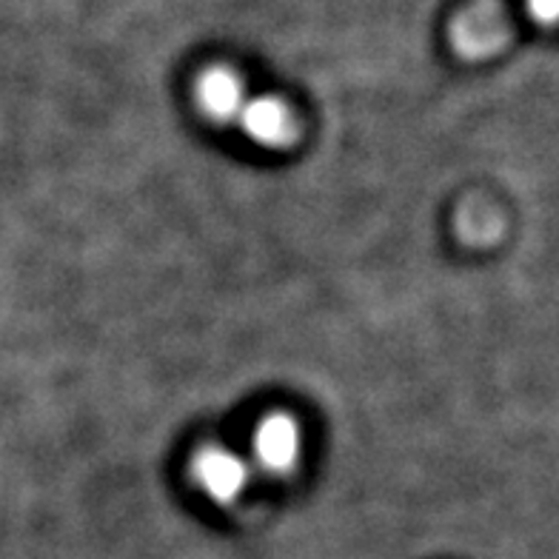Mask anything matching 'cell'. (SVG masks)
Returning <instances> with one entry per match:
<instances>
[{"mask_svg":"<svg viewBox=\"0 0 559 559\" xmlns=\"http://www.w3.org/2000/svg\"><path fill=\"white\" fill-rule=\"evenodd\" d=\"M251 451H254V463L260 472L272 474V477H288L300 463V426L295 417L283 412H274L263 417L254 428L251 437Z\"/></svg>","mask_w":559,"mask_h":559,"instance_id":"cell-1","label":"cell"},{"mask_svg":"<svg viewBox=\"0 0 559 559\" xmlns=\"http://www.w3.org/2000/svg\"><path fill=\"white\" fill-rule=\"evenodd\" d=\"M508 40V23L497 3H477L456 17L451 26V44L465 60H483L500 52Z\"/></svg>","mask_w":559,"mask_h":559,"instance_id":"cell-2","label":"cell"},{"mask_svg":"<svg viewBox=\"0 0 559 559\" xmlns=\"http://www.w3.org/2000/svg\"><path fill=\"white\" fill-rule=\"evenodd\" d=\"M192 477L200 491H206L214 502L228 506L243 493L249 483V465L243 456L223 445H203L192 460Z\"/></svg>","mask_w":559,"mask_h":559,"instance_id":"cell-3","label":"cell"},{"mask_svg":"<svg viewBox=\"0 0 559 559\" xmlns=\"http://www.w3.org/2000/svg\"><path fill=\"white\" fill-rule=\"evenodd\" d=\"M240 129L265 148H292L300 138V120L280 97H251L237 118Z\"/></svg>","mask_w":559,"mask_h":559,"instance_id":"cell-4","label":"cell"},{"mask_svg":"<svg viewBox=\"0 0 559 559\" xmlns=\"http://www.w3.org/2000/svg\"><path fill=\"white\" fill-rule=\"evenodd\" d=\"M194 95H198L200 111H203L209 120H214V123L221 126L237 123L240 109H243V104L249 100V97H246L243 81L226 67H212L200 74Z\"/></svg>","mask_w":559,"mask_h":559,"instance_id":"cell-5","label":"cell"},{"mask_svg":"<svg viewBox=\"0 0 559 559\" xmlns=\"http://www.w3.org/2000/svg\"><path fill=\"white\" fill-rule=\"evenodd\" d=\"M497 231H500V221L488 206L468 209L460 214V235L465 243H491Z\"/></svg>","mask_w":559,"mask_h":559,"instance_id":"cell-6","label":"cell"},{"mask_svg":"<svg viewBox=\"0 0 559 559\" xmlns=\"http://www.w3.org/2000/svg\"><path fill=\"white\" fill-rule=\"evenodd\" d=\"M528 9L531 15L545 26H551L554 17H557V0H528Z\"/></svg>","mask_w":559,"mask_h":559,"instance_id":"cell-7","label":"cell"}]
</instances>
